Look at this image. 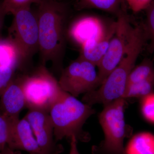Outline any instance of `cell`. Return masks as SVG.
Segmentation results:
<instances>
[{
    "mask_svg": "<svg viewBox=\"0 0 154 154\" xmlns=\"http://www.w3.org/2000/svg\"><path fill=\"white\" fill-rule=\"evenodd\" d=\"M36 12L42 63L51 62L54 68L63 70L70 6L62 0H43Z\"/></svg>",
    "mask_w": 154,
    "mask_h": 154,
    "instance_id": "1",
    "label": "cell"
},
{
    "mask_svg": "<svg viewBox=\"0 0 154 154\" xmlns=\"http://www.w3.org/2000/svg\"><path fill=\"white\" fill-rule=\"evenodd\" d=\"M148 41L143 23L132 27L126 53L122 60L99 89L84 95L82 102L91 106L96 104L105 105L122 98L127 87L130 74Z\"/></svg>",
    "mask_w": 154,
    "mask_h": 154,
    "instance_id": "2",
    "label": "cell"
},
{
    "mask_svg": "<svg viewBox=\"0 0 154 154\" xmlns=\"http://www.w3.org/2000/svg\"><path fill=\"white\" fill-rule=\"evenodd\" d=\"M96 111L90 105L81 102L66 92L51 107L49 114L54 126L56 142L75 137L78 141L88 142L90 135L83 127Z\"/></svg>",
    "mask_w": 154,
    "mask_h": 154,
    "instance_id": "3",
    "label": "cell"
},
{
    "mask_svg": "<svg viewBox=\"0 0 154 154\" xmlns=\"http://www.w3.org/2000/svg\"><path fill=\"white\" fill-rule=\"evenodd\" d=\"M29 110L49 113L51 107L65 93L45 65L42 64L30 74L19 77Z\"/></svg>",
    "mask_w": 154,
    "mask_h": 154,
    "instance_id": "4",
    "label": "cell"
},
{
    "mask_svg": "<svg viewBox=\"0 0 154 154\" xmlns=\"http://www.w3.org/2000/svg\"><path fill=\"white\" fill-rule=\"evenodd\" d=\"M125 99L121 98L104 105L99 115V121L105 138L93 148L95 154H126L124 141L128 135L125 120Z\"/></svg>",
    "mask_w": 154,
    "mask_h": 154,
    "instance_id": "5",
    "label": "cell"
},
{
    "mask_svg": "<svg viewBox=\"0 0 154 154\" xmlns=\"http://www.w3.org/2000/svg\"><path fill=\"white\" fill-rule=\"evenodd\" d=\"M13 15L8 39L17 48L24 63L31 58L39 48L37 14L30 6L19 9Z\"/></svg>",
    "mask_w": 154,
    "mask_h": 154,
    "instance_id": "6",
    "label": "cell"
},
{
    "mask_svg": "<svg viewBox=\"0 0 154 154\" xmlns=\"http://www.w3.org/2000/svg\"><path fill=\"white\" fill-rule=\"evenodd\" d=\"M96 66L79 57L63 69L58 82L64 91L76 97L96 90L101 85Z\"/></svg>",
    "mask_w": 154,
    "mask_h": 154,
    "instance_id": "7",
    "label": "cell"
},
{
    "mask_svg": "<svg viewBox=\"0 0 154 154\" xmlns=\"http://www.w3.org/2000/svg\"><path fill=\"white\" fill-rule=\"evenodd\" d=\"M116 23L115 31L107 52L97 66L101 85L124 57L132 30L127 12L117 17Z\"/></svg>",
    "mask_w": 154,
    "mask_h": 154,
    "instance_id": "8",
    "label": "cell"
},
{
    "mask_svg": "<svg viewBox=\"0 0 154 154\" xmlns=\"http://www.w3.org/2000/svg\"><path fill=\"white\" fill-rule=\"evenodd\" d=\"M29 122L42 154H59L61 146L57 145L54 126L49 113L41 110H29L25 116Z\"/></svg>",
    "mask_w": 154,
    "mask_h": 154,
    "instance_id": "9",
    "label": "cell"
},
{
    "mask_svg": "<svg viewBox=\"0 0 154 154\" xmlns=\"http://www.w3.org/2000/svg\"><path fill=\"white\" fill-rule=\"evenodd\" d=\"M107 28L98 17L85 16L72 22L68 33L72 40L81 46L88 41L101 38L105 35Z\"/></svg>",
    "mask_w": 154,
    "mask_h": 154,
    "instance_id": "10",
    "label": "cell"
},
{
    "mask_svg": "<svg viewBox=\"0 0 154 154\" xmlns=\"http://www.w3.org/2000/svg\"><path fill=\"white\" fill-rule=\"evenodd\" d=\"M8 146L14 150H20L30 154H42L32 128L25 118L12 122Z\"/></svg>",
    "mask_w": 154,
    "mask_h": 154,
    "instance_id": "11",
    "label": "cell"
},
{
    "mask_svg": "<svg viewBox=\"0 0 154 154\" xmlns=\"http://www.w3.org/2000/svg\"><path fill=\"white\" fill-rule=\"evenodd\" d=\"M26 107L25 95L19 77L14 78L0 97V111L9 119H19L22 110Z\"/></svg>",
    "mask_w": 154,
    "mask_h": 154,
    "instance_id": "12",
    "label": "cell"
},
{
    "mask_svg": "<svg viewBox=\"0 0 154 154\" xmlns=\"http://www.w3.org/2000/svg\"><path fill=\"white\" fill-rule=\"evenodd\" d=\"M116 21L107 26L105 35L97 40L86 42L81 46L79 57L98 66L105 56L110 40L115 32Z\"/></svg>",
    "mask_w": 154,
    "mask_h": 154,
    "instance_id": "13",
    "label": "cell"
},
{
    "mask_svg": "<svg viewBox=\"0 0 154 154\" xmlns=\"http://www.w3.org/2000/svg\"><path fill=\"white\" fill-rule=\"evenodd\" d=\"M74 7L77 10L96 9L105 11L118 17L127 12L125 0H77Z\"/></svg>",
    "mask_w": 154,
    "mask_h": 154,
    "instance_id": "14",
    "label": "cell"
},
{
    "mask_svg": "<svg viewBox=\"0 0 154 154\" xmlns=\"http://www.w3.org/2000/svg\"><path fill=\"white\" fill-rule=\"evenodd\" d=\"M126 154H154V134L142 132L135 134L125 148Z\"/></svg>",
    "mask_w": 154,
    "mask_h": 154,
    "instance_id": "15",
    "label": "cell"
},
{
    "mask_svg": "<svg viewBox=\"0 0 154 154\" xmlns=\"http://www.w3.org/2000/svg\"><path fill=\"white\" fill-rule=\"evenodd\" d=\"M17 48L8 39H0V66H11L17 68L22 63Z\"/></svg>",
    "mask_w": 154,
    "mask_h": 154,
    "instance_id": "16",
    "label": "cell"
},
{
    "mask_svg": "<svg viewBox=\"0 0 154 154\" xmlns=\"http://www.w3.org/2000/svg\"><path fill=\"white\" fill-rule=\"evenodd\" d=\"M154 78L153 63L149 59H145L137 66H134L131 72L128 85Z\"/></svg>",
    "mask_w": 154,
    "mask_h": 154,
    "instance_id": "17",
    "label": "cell"
},
{
    "mask_svg": "<svg viewBox=\"0 0 154 154\" xmlns=\"http://www.w3.org/2000/svg\"><path fill=\"white\" fill-rule=\"evenodd\" d=\"M154 78L128 85L122 98H142L153 92Z\"/></svg>",
    "mask_w": 154,
    "mask_h": 154,
    "instance_id": "18",
    "label": "cell"
},
{
    "mask_svg": "<svg viewBox=\"0 0 154 154\" xmlns=\"http://www.w3.org/2000/svg\"><path fill=\"white\" fill-rule=\"evenodd\" d=\"M146 21L144 23L148 40L150 43L149 50L150 53L154 51V0L145 9Z\"/></svg>",
    "mask_w": 154,
    "mask_h": 154,
    "instance_id": "19",
    "label": "cell"
},
{
    "mask_svg": "<svg viewBox=\"0 0 154 154\" xmlns=\"http://www.w3.org/2000/svg\"><path fill=\"white\" fill-rule=\"evenodd\" d=\"M13 121L0 111V152L8 146Z\"/></svg>",
    "mask_w": 154,
    "mask_h": 154,
    "instance_id": "20",
    "label": "cell"
},
{
    "mask_svg": "<svg viewBox=\"0 0 154 154\" xmlns=\"http://www.w3.org/2000/svg\"><path fill=\"white\" fill-rule=\"evenodd\" d=\"M140 110L146 121L154 124V92L141 99Z\"/></svg>",
    "mask_w": 154,
    "mask_h": 154,
    "instance_id": "21",
    "label": "cell"
},
{
    "mask_svg": "<svg viewBox=\"0 0 154 154\" xmlns=\"http://www.w3.org/2000/svg\"><path fill=\"white\" fill-rule=\"evenodd\" d=\"M43 0H2V5L7 14H13L19 9L30 7L32 4L37 5Z\"/></svg>",
    "mask_w": 154,
    "mask_h": 154,
    "instance_id": "22",
    "label": "cell"
},
{
    "mask_svg": "<svg viewBox=\"0 0 154 154\" xmlns=\"http://www.w3.org/2000/svg\"><path fill=\"white\" fill-rule=\"evenodd\" d=\"M16 67L11 66H0V97L14 79Z\"/></svg>",
    "mask_w": 154,
    "mask_h": 154,
    "instance_id": "23",
    "label": "cell"
},
{
    "mask_svg": "<svg viewBox=\"0 0 154 154\" xmlns=\"http://www.w3.org/2000/svg\"><path fill=\"white\" fill-rule=\"evenodd\" d=\"M128 7L134 13L145 9L153 0H125Z\"/></svg>",
    "mask_w": 154,
    "mask_h": 154,
    "instance_id": "24",
    "label": "cell"
},
{
    "mask_svg": "<svg viewBox=\"0 0 154 154\" xmlns=\"http://www.w3.org/2000/svg\"><path fill=\"white\" fill-rule=\"evenodd\" d=\"M76 139L72 137L70 139V149L69 154H80L78 149Z\"/></svg>",
    "mask_w": 154,
    "mask_h": 154,
    "instance_id": "25",
    "label": "cell"
},
{
    "mask_svg": "<svg viewBox=\"0 0 154 154\" xmlns=\"http://www.w3.org/2000/svg\"><path fill=\"white\" fill-rule=\"evenodd\" d=\"M7 14V13L3 8L2 4V5H0V38H2L1 36V32L2 30L5 17Z\"/></svg>",
    "mask_w": 154,
    "mask_h": 154,
    "instance_id": "26",
    "label": "cell"
},
{
    "mask_svg": "<svg viewBox=\"0 0 154 154\" xmlns=\"http://www.w3.org/2000/svg\"><path fill=\"white\" fill-rule=\"evenodd\" d=\"M0 154H18L14 150L12 149L9 147L8 146L6 147L5 148L0 152Z\"/></svg>",
    "mask_w": 154,
    "mask_h": 154,
    "instance_id": "27",
    "label": "cell"
},
{
    "mask_svg": "<svg viewBox=\"0 0 154 154\" xmlns=\"http://www.w3.org/2000/svg\"><path fill=\"white\" fill-rule=\"evenodd\" d=\"M2 0H0V5H2Z\"/></svg>",
    "mask_w": 154,
    "mask_h": 154,
    "instance_id": "28",
    "label": "cell"
},
{
    "mask_svg": "<svg viewBox=\"0 0 154 154\" xmlns=\"http://www.w3.org/2000/svg\"><path fill=\"white\" fill-rule=\"evenodd\" d=\"M1 38H0V39H1Z\"/></svg>",
    "mask_w": 154,
    "mask_h": 154,
    "instance_id": "29",
    "label": "cell"
},
{
    "mask_svg": "<svg viewBox=\"0 0 154 154\" xmlns=\"http://www.w3.org/2000/svg\"></svg>",
    "mask_w": 154,
    "mask_h": 154,
    "instance_id": "30",
    "label": "cell"
}]
</instances>
